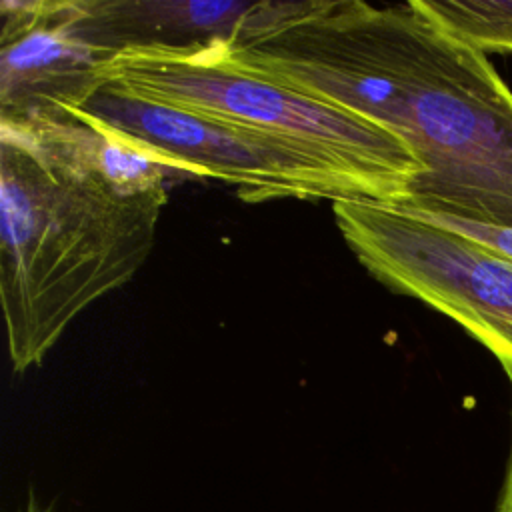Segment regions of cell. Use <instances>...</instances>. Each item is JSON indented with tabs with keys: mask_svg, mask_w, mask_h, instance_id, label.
<instances>
[{
	"mask_svg": "<svg viewBox=\"0 0 512 512\" xmlns=\"http://www.w3.org/2000/svg\"><path fill=\"white\" fill-rule=\"evenodd\" d=\"M228 56L398 134L426 174L408 210L512 228V92L420 4L316 0Z\"/></svg>",
	"mask_w": 512,
	"mask_h": 512,
	"instance_id": "1",
	"label": "cell"
},
{
	"mask_svg": "<svg viewBox=\"0 0 512 512\" xmlns=\"http://www.w3.org/2000/svg\"><path fill=\"white\" fill-rule=\"evenodd\" d=\"M166 200V188H124L0 124V302L16 372L138 272Z\"/></svg>",
	"mask_w": 512,
	"mask_h": 512,
	"instance_id": "2",
	"label": "cell"
},
{
	"mask_svg": "<svg viewBox=\"0 0 512 512\" xmlns=\"http://www.w3.org/2000/svg\"><path fill=\"white\" fill-rule=\"evenodd\" d=\"M110 84L274 140L334 176L350 198L400 206L426 174L392 130L236 64L224 40L120 52Z\"/></svg>",
	"mask_w": 512,
	"mask_h": 512,
	"instance_id": "3",
	"label": "cell"
},
{
	"mask_svg": "<svg viewBox=\"0 0 512 512\" xmlns=\"http://www.w3.org/2000/svg\"><path fill=\"white\" fill-rule=\"evenodd\" d=\"M332 212L376 280L460 324L512 380V258L402 206L338 198Z\"/></svg>",
	"mask_w": 512,
	"mask_h": 512,
	"instance_id": "4",
	"label": "cell"
},
{
	"mask_svg": "<svg viewBox=\"0 0 512 512\" xmlns=\"http://www.w3.org/2000/svg\"><path fill=\"white\" fill-rule=\"evenodd\" d=\"M76 110L136 148L170 160L192 178L234 186L244 202L350 198L334 176L274 140L138 98L110 82Z\"/></svg>",
	"mask_w": 512,
	"mask_h": 512,
	"instance_id": "5",
	"label": "cell"
},
{
	"mask_svg": "<svg viewBox=\"0 0 512 512\" xmlns=\"http://www.w3.org/2000/svg\"><path fill=\"white\" fill-rule=\"evenodd\" d=\"M0 12L2 120L80 108L110 82L116 54L86 38L80 0H4Z\"/></svg>",
	"mask_w": 512,
	"mask_h": 512,
	"instance_id": "6",
	"label": "cell"
},
{
	"mask_svg": "<svg viewBox=\"0 0 512 512\" xmlns=\"http://www.w3.org/2000/svg\"><path fill=\"white\" fill-rule=\"evenodd\" d=\"M86 38L116 56L132 48H192L214 40L242 44L308 12L304 2L80 0Z\"/></svg>",
	"mask_w": 512,
	"mask_h": 512,
	"instance_id": "7",
	"label": "cell"
},
{
	"mask_svg": "<svg viewBox=\"0 0 512 512\" xmlns=\"http://www.w3.org/2000/svg\"><path fill=\"white\" fill-rule=\"evenodd\" d=\"M454 38L482 54H512V0H420Z\"/></svg>",
	"mask_w": 512,
	"mask_h": 512,
	"instance_id": "8",
	"label": "cell"
},
{
	"mask_svg": "<svg viewBox=\"0 0 512 512\" xmlns=\"http://www.w3.org/2000/svg\"><path fill=\"white\" fill-rule=\"evenodd\" d=\"M510 388H512V380H510ZM496 512H512V442H510V456H508V464H506V472H504V482H502V490L496 502Z\"/></svg>",
	"mask_w": 512,
	"mask_h": 512,
	"instance_id": "9",
	"label": "cell"
},
{
	"mask_svg": "<svg viewBox=\"0 0 512 512\" xmlns=\"http://www.w3.org/2000/svg\"><path fill=\"white\" fill-rule=\"evenodd\" d=\"M28 512H38V510H36L34 506H30V508H28Z\"/></svg>",
	"mask_w": 512,
	"mask_h": 512,
	"instance_id": "10",
	"label": "cell"
}]
</instances>
